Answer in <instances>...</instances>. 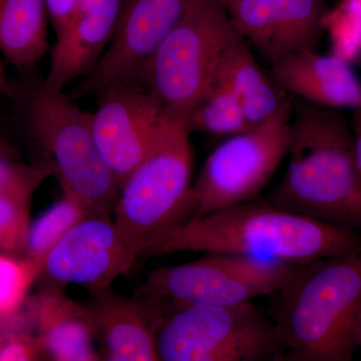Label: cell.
Instances as JSON below:
<instances>
[{
    "label": "cell",
    "mask_w": 361,
    "mask_h": 361,
    "mask_svg": "<svg viewBox=\"0 0 361 361\" xmlns=\"http://www.w3.org/2000/svg\"><path fill=\"white\" fill-rule=\"evenodd\" d=\"M45 0H0V54L20 70L37 65L49 51Z\"/></svg>",
    "instance_id": "d6986e66"
},
{
    "label": "cell",
    "mask_w": 361,
    "mask_h": 361,
    "mask_svg": "<svg viewBox=\"0 0 361 361\" xmlns=\"http://www.w3.org/2000/svg\"><path fill=\"white\" fill-rule=\"evenodd\" d=\"M327 11L326 0H238L228 8L235 30L270 65L316 51Z\"/></svg>",
    "instance_id": "7c38bea8"
},
{
    "label": "cell",
    "mask_w": 361,
    "mask_h": 361,
    "mask_svg": "<svg viewBox=\"0 0 361 361\" xmlns=\"http://www.w3.org/2000/svg\"><path fill=\"white\" fill-rule=\"evenodd\" d=\"M0 153H4V147H2L1 137H0Z\"/></svg>",
    "instance_id": "4dcf8cb0"
},
{
    "label": "cell",
    "mask_w": 361,
    "mask_h": 361,
    "mask_svg": "<svg viewBox=\"0 0 361 361\" xmlns=\"http://www.w3.org/2000/svg\"><path fill=\"white\" fill-rule=\"evenodd\" d=\"M161 361L274 360L276 341L270 318L252 302L174 308L159 323Z\"/></svg>",
    "instance_id": "52a82bcc"
},
{
    "label": "cell",
    "mask_w": 361,
    "mask_h": 361,
    "mask_svg": "<svg viewBox=\"0 0 361 361\" xmlns=\"http://www.w3.org/2000/svg\"><path fill=\"white\" fill-rule=\"evenodd\" d=\"M30 201L0 196V250L25 249L30 230Z\"/></svg>",
    "instance_id": "d4e9b609"
},
{
    "label": "cell",
    "mask_w": 361,
    "mask_h": 361,
    "mask_svg": "<svg viewBox=\"0 0 361 361\" xmlns=\"http://www.w3.org/2000/svg\"><path fill=\"white\" fill-rule=\"evenodd\" d=\"M293 99L288 94L264 122L214 149L193 185V218L257 198L287 157Z\"/></svg>",
    "instance_id": "9c48e42d"
},
{
    "label": "cell",
    "mask_w": 361,
    "mask_h": 361,
    "mask_svg": "<svg viewBox=\"0 0 361 361\" xmlns=\"http://www.w3.org/2000/svg\"><path fill=\"white\" fill-rule=\"evenodd\" d=\"M26 116L63 195L77 200L90 216L111 218L121 187L97 148L92 113L63 90L40 82L28 99Z\"/></svg>",
    "instance_id": "5b68a950"
},
{
    "label": "cell",
    "mask_w": 361,
    "mask_h": 361,
    "mask_svg": "<svg viewBox=\"0 0 361 361\" xmlns=\"http://www.w3.org/2000/svg\"><path fill=\"white\" fill-rule=\"evenodd\" d=\"M360 247V232L318 222L256 198L188 221L161 237L144 256L238 253L306 264Z\"/></svg>",
    "instance_id": "3957f363"
},
{
    "label": "cell",
    "mask_w": 361,
    "mask_h": 361,
    "mask_svg": "<svg viewBox=\"0 0 361 361\" xmlns=\"http://www.w3.org/2000/svg\"><path fill=\"white\" fill-rule=\"evenodd\" d=\"M237 35L221 0H191L149 63L142 87L169 114L186 120L212 85Z\"/></svg>",
    "instance_id": "8992f818"
},
{
    "label": "cell",
    "mask_w": 361,
    "mask_h": 361,
    "mask_svg": "<svg viewBox=\"0 0 361 361\" xmlns=\"http://www.w3.org/2000/svg\"><path fill=\"white\" fill-rule=\"evenodd\" d=\"M221 1L224 4V6L227 7V9L229 8L230 6H232L235 2L238 1V0H221Z\"/></svg>",
    "instance_id": "f546056e"
},
{
    "label": "cell",
    "mask_w": 361,
    "mask_h": 361,
    "mask_svg": "<svg viewBox=\"0 0 361 361\" xmlns=\"http://www.w3.org/2000/svg\"><path fill=\"white\" fill-rule=\"evenodd\" d=\"M191 0H125L108 49L73 97L97 96L118 85H142L149 63Z\"/></svg>",
    "instance_id": "30bf717a"
},
{
    "label": "cell",
    "mask_w": 361,
    "mask_h": 361,
    "mask_svg": "<svg viewBox=\"0 0 361 361\" xmlns=\"http://www.w3.org/2000/svg\"><path fill=\"white\" fill-rule=\"evenodd\" d=\"M274 361H349L361 346V247L301 265L275 293Z\"/></svg>",
    "instance_id": "6da1fadb"
},
{
    "label": "cell",
    "mask_w": 361,
    "mask_h": 361,
    "mask_svg": "<svg viewBox=\"0 0 361 361\" xmlns=\"http://www.w3.org/2000/svg\"><path fill=\"white\" fill-rule=\"evenodd\" d=\"M113 220L87 216L66 233L49 254L42 273L54 283L77 284L94 292L108 290L135 264Z\"/></svg>",
    "instance_id": "4fadbf2b"
},
{
    "label": "cell",
    "mask_w": 361,
    "mask_h": 361,
    "mask_svg": "<svg viewBox=\"0 0 361 361\" xmlns=\"http://www.w3.org/2000/svg\"><path fill=\"white\" fill-rule=\"evenodd\" d=\"M353 115V142H355V153L356 164L361 175V106L355 109Z\"/></svg>",
    "instance_id": "4316f807"
},
{
    "label": "cell",
    "mask_w": 361,
    "mask_h": 361,
    "mask_svg": "<svg viewBox=\"0 0 361 361\" xmlns=\"http://www.w3.org/2000/svg\"><path fill=\"white\" fill-rule=\"evenodd\" d=\"M123 4L125 0H78L56 33L44 87L63 90L92 73L113 39Z\"/></svg>",
    "instance_id": "5bb4252c"
},
{
    "label": "cell",
    "mask_w": 361,
    "mask_h": 361,
    "mask_svg": "<svg viewBox=\"0 0 361 361\" xmlns=\"http://www.w3.org/2000/svg\"><path fill=\"white\" fill-rule=\"evenodd\" d=\"M96 293V299L87 308L101 360H160L156 342L158 324L151 322L152 310H145L137 300L106 290Z\"/></svg>",
    "instance_id": "2e32d148"
},
{
    "label": "cell",
    "mask_w": 361,
    "mask_h": 361,
    "mask_svg": "<svg viewBox=\"0 0 361 361\" xmlns=\"http://www.w3.org/2000/svg\"><path fill=\"white\" fill-rule=\"evenodd\" d=\"M287 157L283 179L267 201L361 233V175L353 129L339 110L294 97Z\"/></svg>",
    "instance_id": "7a4b0ae2"
},
{
    "label": "cell",
    "mask_w": 361,
    "mask_h": 361,
    "mask_svg": "<svg viewBox=\"0 0 361 361\" xmlns=\"http://www.w3.org/2000/svg\"><path fill=\"white\" fill-rule=\"evenodd\" d=\"M215 78L229 85L253 127L272 116L288 96L266 75L250 45L239 35L223 54Z\"/></svg>",
    "instance_id": "ac0fdd59"
},
{
    "label": "cell",
    "mask_w": 361,
    "mask_h": 361,
    "mask_svg": "<svg viewBox=\"0 0 361 361\" xmlns=\"http://www.w3.org/2000/svg\"><path fill=\"white\" fill-rule=\"evenodd\" d=\"M52 174L47 163L37 167L14 163L0 153V196L16 197L32 201L33 193Z\"/></svg>",
    "instance_id": "cb8c5ba5"
},
{
    "label": "cell",
    "mask_w": 361,
    "mask_h": 361,
    "mask_svg": "<svg viewBox=\"0 0 361 361\" xmlns=\"http://www.w3.org/2000/svg\"><path fill=\"white\" fill-rule=\"evenodd\" d=\"M16 85L7 77L6 68L0 59V97H16Z\"/></svg>",
    "instance_id": "83f0119b"
},
{
    "label": "cell",
    "mask_w": 361,
    "mask_h": 361,
    "mask_svg": "<svg viewBox=\"0 0 361 361\" xmlns=\"http://www.w3.org/2000/svg\"><path fill=\"white\" fill-rule=\"evenodd\" d=\"M323 25L332 37V54L350 63L361 59V0H341L336 9L327 11Z\"/></svg>",
    "instance_id": "603a6c76"
},
{
    "label": "cell",
    "mask_w": 361,
    "mask_h": 361,
    "mask_svg": "<svg viewBox=\"0 0 361 361\" xmlns=\"http://www.w3.org/2000/svg\"><path fill=\"white\" fill-rule=\"evenodd\" d=\"M87 216L89 214L77 200L63 195L61 201L30 223L25 247L26 258L39 265L42 271L45 259L52 249Z\"/></svg>",
    "instance_id": "44dd1931"
},
{
    "label": "cell",
    "mask_w": 361,
    "mask_h": 361,
    "mask_svg": "<svg viewBox=\"0 0 361 361\" xmlns=\"http://www.w3.org/2000/svg\"><path fill=\"white\" fill-rule=\"evenodd\" d=\"M186 123L191 133L229 137L253 128L247 120L238 97L218 78H214L201 101L187 116Z\"/></svg>",
    "instance_id": "ffe728a7"
},
{
    "label": "cell",
    "mask_w": 361,
    "mask_h": 361,
    "mask_svg": "<svg viewBox=\"0 0 361 361\" xmlns=\"http://www.w3.org/2000/svg\"><path fill=\"white\" fill-rule=\"evenodd\" d=\"M302 264L238 253H208L198 260L147 274L137 296L193 305H237L281 289Z\"/></svg>",
    "instance_id": "ba28073f"
},
{
    "label": "cell",
    "mask_w": 361,
    "mask_h": 361,
    "mask_svg": "<svg viewBox=\"0 0 361 361\" xmlns=\"http://www.w3.org/2000/svg\"><path fill=\"white\" fill-rule=\"evenodd\" d=\"M92 113L99 153L120 187L158 139L168 116L163 104L142 85H118L99 96Z\"/></svg>",
    "instance_id": "8fae6325"
},
{
    "label": "cell",
    "mask_w": 361,
    "mask_h": 361,
    "mask_svg": "<svg viewBox=\"0 0 361 361\" xmlns=\"http://www.w3.org/2000/svg\"><path fill=\"white\" fill-rule=\"evenodd\" d=\"M191 134L184 118L168 113L153 148L121 187L111 220L137 258L194 217Z\"/></svg>",
    "instance_id": "277c9868"
},
{
    "label": "cell",
    "mask_w": 361,
    "mask_h": 361,
    "mask_svg": "<svg viewBox=\"0 0 361 361\" xmlns=\"http://www.w3.org/2000/svg\"><path fill=\"white\" fill-rule=\"evenodd\" d=\"M78 0H45L47 13L54 32L61 30L68 20Z\"/></svg>",
    "instance_id": "484cf974"
},
{
    "label": "cell",
    "mask_w": 361,
    "mask_h": 361,
    "mask_svg": "<svg viewBox=\"0 0 361 361\" xmlns=\"http://www.w3.org/2000/svg\"><path fill=\"white\" fill-rule=\"evenodd\" d=\"M8 320L4 319V329H0V348H1L2 343H4V338H6L7 329H8Z\"/></svg>",
    "instance_id": "f1b7e54d"
},
{
    "label": "cell",
    "mask_w": 361,
    "mask_h": 361,
    "mask_svg": "<svg viewBox=\"0 0 361 361\" xmlns=\"http://www.w3.org/2000/svg\"><path fill=\"white\" fill-rule=\"evenodd\" d=\"M269 77L290 96L323 108L361 106V80L349 61L336 54L304 51L271 65Z\"/></svg>",
    "instance_id": "9a60e30c"
},
{
    "label": "cell",
    "mask_w": 361,
    "mask_h": 361,
    "mask_svg": "<svg viewBox=\"0 0 361 361\" xmlns=\"http://www.w3.org/2000/svg\"><path fill=\"white\" fill-rule=\"evenodd\" d=\"M42 269L30 259L0 254V319L18 314Z\"/></svg>",
    "instance_id": "7402d4cb"
},
{
    "label": "cell",
    "mask_w": 361,
    "mask_h": 361,
    "mask_svg": "<svg viewBox=\"0 0 361 361\" xmlns=\"http://www.w3.org/2000/svg\"><path fill=\"white\" fill-rule=\"evenodd\" d=\"M30 310L45 357L56 361L101 360L94 349L96 338L87 306L52 288L37 296Z\"/></svg>",
    "instance_id": "e0dca14e"
}]
</instances>
